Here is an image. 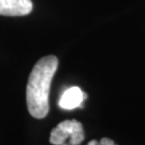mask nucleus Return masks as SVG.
<instances>
[{"mask_svg":"<svg viewBox=\"0 0 145 145\" xmlns=\"http://www.w3.org/2000/svg\"><path fill=\"white\" fill-rule=\"evenodd\" d=\"M58 66V58L48 55L40 59L30 73L26 86V103L34 118H44L49 112V91Z\"/></svg>","mask_w":145,"mask_h":145,"instance_id":"nucleus-1","label":"nucleus"},{"mask_svg":"<svg viewBox=\"0 0 145 145\" xmlns=\"http://www.w3.org/2000/svg\"><path fill=\"white\" fill-rule=\"evenodd\" d=\"M84 138L81 123L76 120H65L51 131L49 141L53 145H79Z\"/></svg>","mask_w":145,"mask_h":145,"instance_id":"nucleus-2","label":"nucleus"},{"mask_svg":"<svg viewBox=\"0 0 145 145\" xmlns=\"http://www.w3.org/2000/svg\"><path fill=\"white\" fill-rule=\"evenodd\" d=\"M31 0H0V15L24 16L32 10Z\"/></svg>","mask_w":145,"mask_h":145,"instance_id":"nucleus-3","label":"nucleus"},{"mask_svg":"<svg viewBox=\"0 0 145 145\" xmlns=\"http://www.w3.org/2000/svg\"><path fill=\"white\" fill-rule=\"evenodd\" d=\"M87 95L83 92L79 87H71L64 92L61 95V98L58 102V105L61 109L64 110H73L75 108L81 107Z\"/></svg>","mask_w":145,"mask_h":145,"instance_id":"nucleus-4","label":"nucleus"},{"mask_svg":"<svg viewBox=\"0 0 145 145\" xmlns=\"http://www.w3.org/2000/svg\"><path fill=\"white\" fill-rule=\"evenodd\" d=\"M88 145H117L113 140H109L107 138H103L100 141L91 140L88 143Z\"/></svg>","mask_w":145,"mask_h":145,"instance_id":"nucleus-5","label":"nucleus"}]
</instances>
